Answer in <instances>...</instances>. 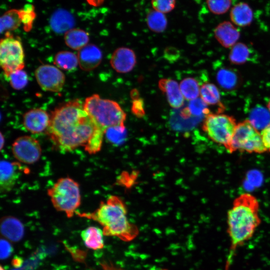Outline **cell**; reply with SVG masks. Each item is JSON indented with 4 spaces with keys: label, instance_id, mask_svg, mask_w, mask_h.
<instances>
[{
    "label": "cell",
    "instance_id": "37",
    "mask_svg": "<svg viewBox=\"0 0 270 270\" xmlns=\"http://www.w3.org/2000/svg\"><path fill=\"white\" fill-rule=\"evenodd\" d=\"M0 258L1 260H6L12 254L13 249L10 242L6 239L1 238Z\"/></svg>",
    "mask_w": 270,
    "mask_h": 270
},
{
    "label": "cell",
    "instance_id": "35",
    "mask_svg": "<svg viewBox=\"0 0 270 270\" xmlns=\"http://www.w3.org/2000/svg\"><path fill=\"white\" fill-rule=\"evenodd\" d=\"M154 10L163 14L171 12L176 6V0H152Z\"/></svg>",
    "mask_w": 270,
    "mask_h": 270
},
{
    "label": "cell",
    "instance_id": "19",
    "mask_svg": "<svg viewBox=\"0 0 270 270\" xmlns=\"http://www.w3.org/2000/svg\"><path fill=\"white\" fill-rule=\"evenodd\" d=\"M232 22L238 26H249L253 19V12L248 4L240 2L234 6L230 12Z\"/></svg>",
    "mask_w": 270,
    "mask_h": 270
},
{
    "label": "cell",
    "instance_id": "33",
    "mask_svg": "<svg viewBox=\"0 0 270 270\" xmlns=\"http://www.w3.org/2000/svg\"><path fill=\"white\" fill-rule=\"evenodd\" d=\"M20 10L24 29L26 32H29L32 28V24L36 18L34 7L31 4H26L22 9Z\"/></svg>",
    "mask_w": 270,
    "mask_h": 270
},
{
    "label": "cell",
    "instance_id": "39",
    "mask_svg": "<svg viewBox=\"0 0 270 270\" xmlns=\"http://www.w3.org/2000/svg\"><path fill=\"white\" fill-rule=\"evenodd\" d=\"M100 270H123L120 268H117L111 263L104 262L100 264Z\"/></svg>",
    "mask_w": 270,
    "mask_h": 270
},
{
    "label": "cell",
    "instance_id": "42",
    "mask_svg": "<svg viewBox=\"0 0 270 270\" xmlns=\"http://www.w3.org/2000/svg\"><path fill=\"white\" fill-rule=\"evenodd\" d=\"M0 142L1 149H2L4 144V138L2 133L0 134Z\"/></svg>",
    "mask_w": 270,
    "mask_h": 270
},
{
    "label": "cell",
    "instance_id": "13",
    "mask_svg": "<svg viewBox=\"0 0 270 270\" xmlns=\"http://www.w3.org/2000/svg\"><path fill=\"white\" fill-rule=\"evenodd\" d=\"M0 190L1 192L10 191L18 178L22 168L20 163L6 160L0 162Z\"/></svg>",
    "mask_w": 270,
    "mask_h": 270
},
{
    "label": "cell",
    "instance_id": "23",
    "mask_svg": "<svg viewBox=\"0 0 270 270\" xmlns=\"http://www.w3.org/2000/svg\"><path fill=\"white\" fill-rule=\"evenodd\" d=\"M64 40L68 46L74 50H80L88 44V34L84 30L73 28L64 34Z\"/></svg>",
    "mask_w": 270,
    "mask_h": 270
},
{
    "label": "cell",
    "instance_id": "40",
    "mask_svg": "<svg viewBox=\"0 0 270 270\" xmlns=\"http://www.w3.org/2000/svg\"><path fill=\"white\" fill-rule=\"evenodd\" d=\"M106 0H86L87 2L91 6H100Z\"/></svg>",
    "mask_w": 270,
    "mask_h": 270
},
{
    "label": "cell",
    "instance_id": "21",
    "mask_svg": "<svg viewBox=\"0 0 270 270\" xmlns=\"http://www.w3.org/2000/svg\"><path fill=\"white\" fill-rule=\"evenodd\" d=\"M103 232L96 226H89L81 232V237L84 245L93 250H100L104 248Z\"/></svg>",
    "mask_w": 270,
    "mask_h": 270
},
{
    "label": "cell",
    "instance_id": "43",
    "mask_svg": "<svg viewBox=\"0 0 270 270\" xmlns=\"http://www.w3.org/2000/svg\"><path fill=\"white\" fill-rule=\"evenodd\" d=\"M267 108H268V110H269V112H270V98L269 99V100H268V102Z\"/></svg>",
    "mask_w": 270,
    "mask_h": 270
},
{
    "label": "cell",
    "instance_id": "30",
    "mask_svg": "<svg viewBox=\"0 0 270 270\" xmlns=\"http://www.w3.org/2000/svg\"><path fill=\"white\" fill-rule=\"evenodd\" d=\"M146 22L149 28L156 32H162L166 28L168 20L164 14L154 10H150L146 16Z\"/></svg>",
    "mask_w": 270,
    "mask_h": 270
},
{
    "label": "cell",
    "instance_id": "4",
    "mask_svg": "<svg viewBox=\"0 0 270 270\" xmlns=\"http://www.w3.org/2000/svg\"><path fill=\"white\" fill-rule=\"evenodd\" d=\"M84 108L96 125L104 132L108 128L124 125L126 114L116 102L102 98L98 94L87 98Z\"/></svg>",
    "mask_w": 270,
    "mask_h": 270
},
{
    "label": "cell",
    "instance_id": "38",
    "mask_svg": "<svg viewBox=\"0 0 270 270\" xmlns=\"http://www.w3.org/2000/svg\"><path fill=\"white\" fill-rule=\"evenodd\" d=\"M260 134L262 142L267 151L270 152V123L262 130Z\"/></svg>",
    "mask_w": 270,
    "mask_h": 270
},
{
    "label": "cell",
    "instance_id": "32",
    "mask_svg": "<svg viewBox=\"0 0 270 270\" xmlns=\"http://www.w3.org/2000/svg\"><path fill=\"white\" fill-rule=\"evenodd\" d=\"M8 78L12 88L16 90L24 88L28 82V74L22 70L12 72Z\"/></svg>",
    "mask_w": 270,
    "mask_h": 270
},
{
    "label": "cell",
    "instance_id": "14",
    "mask_svg": "<svg viewBox=\"0 0 270 270\" xmlns=\"http://www.w3.org/2000/svg\"><path fill=\"white\" fill-rule=\"evenodd\" d=\"M77 56L80 68L85 71H90L98 67L102 58L100 50L93 44H88L79 50Z\"/></svg>",
    "mask_w": 270,
    "mask_h": 270
},
{
    "label": "cell",
    "instance_id": "25",
    "mask_svg": "<svg viewBox=\"0 0 270 270\" xmlns=\"http://www.w3.org/2000/svg\"><path fill=\"white\" fill-rule=\"evenodd\" d=\"M210 111L208 104L200 98L189 101L188 106L180 112V116L184 118H189L191 116L200 118L205 116Z\"/></svg>",
    "mask_w": 270,
    "mask_h": 270
},
{
    "label": "cell",
    "instance_id": "5",
    "mask_svg": "<svg viewBox=\"0 0 270 270\" xmlns=\"http://www.w3.org/2000/svg\"><path fill=\"white\" fill-rule=\"evenodd\" d=\"M48 194L54 207L64 212L68 218L74 216L81 203L79 184L68 176L58 180L48 190Z\"/></svg>",
    "mask_w": 270,
    "mask_h": 270
},
{
    "label": "cell",
    "instance_id": "15",
    "mask_svg": "<svg viewBox=\"0 0 270 270\" xmlns=\"http://www.w3.org/2000/svg\"><path fill=\"white\" fill-rule=\"evenodd\" d=\"M158 86L171 107L179 108L184 105V98L177 82L171 78H162L159 80Z\"/></svg>",
    "mask_w": 270,
    "mask_h": 270
},
{
    "label": "cell",
    "instance_id": "11",
    "mask_svg": "<svg viewBox=\"0 0 270 270\" xmlns=\"http://www.w3.org/2000/svg\"><path fill=\"white\" fill-rule=\"evenodd\" d=\"M136 58L134 50L126 47L116 50L110 60L112 67L118 72L125 74L130 72L135 66Z\"/></svg>",
    "mask_w": 270,
    "mask_h": 270
},
{
    "label": "cell",
    "instance_id": "24",
    "mask_svg": "<svg viewBox=\"0 0 270 270\" xmlns=\"http://www.w3.org/2000/svg\"><path fill=\"white\" fill-rule=\"evenodd\" d=\"M258 130H262L270 123V112L268 108L257 105L250 112L248 119Z\"/></svg>",
    "mask_w": 270,
    "mask_h": 270
},
{
    "label": "cell",
    "instance_id": "8",
    "mask_svg": "<svg viewBox=\"0 0 270 270\" xmlns=\"http://www.w3.org/2000/svg\"><path fill=\"white\" fill-rule=\"evenodd\" d=\"M24 54L21 42L10 32L0 42V64L5 75L8 77L14 72L24 67Z\"/></svg>",
    "mask_w": 270,
    "mask_h": 270
},
{
    "label": "cell",
    "instance_id": "17",
    "mask_svg": "<svg viewBox=\"0 0 270 270\" xmlns=\"http://www.w3.org/2000/svg\"><path fill=\"white\" fill-rule=\"evenodd\" d=\"M0 232L8 240L14 242H18L24 236V226L18 218L12 216H6L1 220Z\"/></svg>",
    "mask_w": 270,
    "mask_h": 270
},
{
    "label": "cell",
    "instance_id": "6",
    "mask_svg": "<svg viewBox=\"0 0 270 270\" xmlns=\"http://www.w3.org/2000/svg\"><path fill=\"white\" fill-rule=\"evenodd\" d=\"M225 148L230 154L236 152L262 154L267 152L260 132L248 120L237 124L233 136Z\"/></svg>",
    "mask_w": 270,
    "mask_h": 270
},
{
    "label": "cell",
    "instance_id": "16",
    "mask_svg": "<svg viewBox=\"0 0 270 270\" xmlns=\"http://www.w3.org/2000/svg\"><path fill=\"white\" fill-rule=\"evenodd\" d=\"M216 40L224 47L232 48L239 39V30L230 22H223L218 24L214 30Z\"/></svg>",
    "mask_w": 270,
    "mask_h": 270
},
{
    "label": "cell",
    "instance_id": "7",
    "mask_svg": "<svg viewBox=\"0 0 270 270\" xmlns=\"http://www.w3.org/2000/svg\"><path fill=\"white\" fill-rule=\"evenodd\" d=\"M236 124V120L230 116L210 112L204 116L202 129L210 140L226 148L233 136Z\"/></svg>",
    "mask_w": 270,
    "mask_h": 270
},
{
    "label": "cell",
    "instance_id": "1",
    "mask_svg": "<svg viewBox=\"0 0 270 270\" xmlns=\"http://www.w3.org/2000/svg\"><path fill=\"white\" fill-rule=\"evenodd\" d=\"M46 133L60 150L70 152L83 146L89 154L100 150L104 134L79 99L68 102L52 112Z\"/></svg>",
    "mask_w": 270,
    "mask_h": 270
},
{
    "label": "cell",
    "instance_id": "26",
    "mask_svg": "<svg viewBox=\"0 0 270 270\" xmlns=\"http://www.w3.org/2000/svg\"><path fill=\"white\" fill-rule=\"evenodd\" d=\"M54 64L63 70H74L78 64V56L69 51L59 52L54 56Z\"/></svg>",
    "mask_w": 270,
    "mask_h": 270
},
{
    "label": "cell",
    "instance_id": "28",
    "mask_svg": "<svg viewBox=\"0 0 270 270\" xmlns=\"http://www.w3.org/2000/svg\"><path fill=\"white\" fill-rule=\"evenodd\" d=\"M181 92L185 100L190 101L198 98L200 86L198 82L194 78H186L180 84Z\"/></svg>",
    "mask_w": 270,
    "mask_h": 270
},
{
    "label": "cell",
    "instance_id": "36",
    "mask_svg": "<svg viewBox=\"0 0 270 270\" xmlns=\"http://www.w3.org/2000/svg\"><path fill=\"white\" fill-rule=\"evenodd\" d=\"M131 110L132 113L136 117L138 118L143 117L146 114L143 99L138 98L133 100Z\"/></svg>",
    "mask_w": 270,
    "mask_h": 270
},
{
    "label": "cell",
    "instance_id": "45",
    "mask_svg": "<svg viewBox=\"0 0 270 270\" xmlns=\"http://www.w3.org/2000/svg\"><path fill=\"white\" fill-rule=\"evenodd\" d=\"M20 270L14 269V270Z\"/></svg>",
    "mask_w": 270,
    "mask_h": 270
},
{
    "label": "cell",
    "instance_id": "46",
    "mask_svg": "<svg viewBox=\"0 0 270 270\" xmlns=\"http://www.w3.org/2000/svg\"></svg>",
    "mask_w": 270,
    "mask_h": 270
},
{
    "label": "cell",
    "instance_id": "20",
    "mask_svg": "<svg viewBox=\"0 0 270 270\" xmlns=\"http://www.w3.org/2000/svg\"><path fill=\"white\" fill-rule=\"evenodd\" d=\"M74 20L68 12L59 10L52 16L50 24L52 30L57 34H64L70 30L74 25Z\"/></svg>",
    "mask_w": 270,
    "mask_h": 270
},
{
    "label": "cell",
    "instance_id": "31",
    "mask_svg": "<svg viewBox=\"0 0 270 270\" xmlns=\"http://www.w3.org/2000/svg\"><path fill=\"white\" fill-rule=\"evenodd\" d=\"M104 135L109 142L119 144L124 142L126 136V130L124 125L113 126L106 129Z\"/></svg>",
    "mask_w": 270,
    "mask_h": 270
},
{
    "label": "cell",
    "instance_id": "44",
    "mask_svg": "<svg viewBox=\"0 0 270 270\" xmlns=\"http://www.w3.org/2000/svg\"><path fill=\"white\" fill-rule=\"evenodd\" d=\"M0 270H5L2 266H0Z\"/></svg>",
    "mask_w": 270,
    "mask_h": 270
},
{
    "label": "cell",
    "instance_id": "34",
    "mask_svg": "<svg viewBox=\"0 0 270 270\" xmlns=\"http://www.w3.org/2000/svg\"><path fill=\"white\" fill-rule=\"evenodd\" d=\"M231 0H206L209 10L215 14L226 12L231 6Z\"/></svg>",
    "mask_w": 270,
    "mask_h": 270
},
{
    "label": "cell",
    "instance_id": "9",
    "mask_svg": "<svg viewBox=\"0 0 270 270\" xmlns=\"http://www.w3.org/2000/svg\"><path fill=\"white\" fill-rule=\"evenodd\" d=\"M12 150L14 157L25 164L36 162L42 154V148L38 141L29 136L18 138L12 144Z\"/></svg>",
    "mask_w": 270,
    "mask_h": 270
},
{
    "label": "cell",
    "instance_id": "12",
    "mask_svg": "<svg viewBox=\"0 0 270 270\" xmlns=\"http://www.w3.org/2000/svg\"><path fill=\"white\" fill-rule=\"evenodd\" d=\"M50 122V116L40 108L30 110L23 116V124L27 130L32 134H39L46 130Z\"/></svg>",
    "mask_w": 270,
    "mask_h": 270
},
{
    "label": "cell",
    "instance_id": "3",
    "mask_svg": "<svg viewBox=\"0 0 270 270\" xmlns=\"http://www.w3.org/2000/svg\"><path fill=\"white\" fill-rule=\"evenodd\" d=\"M260 204L253 194L243 193L234 198L227 214L228 232L232 248L250 239L260 226Z\"/></svg>",
    "mask_w": 270,
    "mask_h": 270
},
{
    "label": "cell",
    "instance_id": "22",
    "mask_svg": "<svg viewBox=\"0 0 270 270\" xmlns=\"http://www.w3.org/2000/svg\"><path fill=\"white\" fill-rule=\"evenodd\" d=\"M254 55L252 49L246 44L238 42L232 47L228 59L234 64H242L252 60Z\"/></svg>",
    "mask_w": 270,
    "mask_h": 270
},
{
    "label": "cell",
    "instance_id": "41",
    "mask_svg": "<svg viewBox=\"0 0 270 270\" xmlns=\"http://www.w3.org/2000/svg\"><path fill=\"white\" fill-rule=\"evenodd\" d=\"M130 96L132 100L140 98L138 91L136 89L132 90L130 92Z\"/></svg>",
    "mask_w": 270,
    "mask_h": 270
},
{
    "label": "cell",
    "instance_id": "18",
    "mask_svg": "<svg viewBox=\"0 0 270 270\" xmlns=\"http://www.w3.org/2000/svg\"><path fill=\"white\" fill-rule=\"evenodd\" d=\"M216 80L221 88L226 91L236 90L240 86V76L236 70L226 66L220 67L216 72Z\"/></svg>",
    "mask_w": 270,
    "mask_h": 270
},
{
    "label": "cell",
    "instance_id": "27",
    "mask_svg": "<svg viewBox=\"0 0 270 270\" xmlns=\"http://www.w3.org/2000/svg\"><path fill=\"white\" fill-rule=\"evenodd\" d=\"M22 24L20 10L12 9L6 12L0 18V32L16 29Z\"/></svg>",
    "mask_w": 270,
    "mask_h": 270
},
{
    "label": "cell",
    "instance_id": "10",
    "mask_svg": "<svg viewBox=\"0 0 270 270\" xmlns=\"http://www.w3.org/2000/svg\"><path fill=\"white\" fill-rule=\"evenodd\" d=\"M35 76L42 88L48 92H60L65 82L63 72L58 68L50 64L38 66L35 71Z\"/></svg>",
    "mask_w": 270,
    "mask_h": 270
},
{
    "label": "cell",
    "instance_id": "29",
    "mask_svg": "<svg viewBox=\"0 0 270 270\" xmlns=\"http://www.w3.org/2000/svg\"><path fill=\"white\" fill-rule=\"evenodd\" d=\"M200 96L208 105L220 106V94L213 84L206 82L200 86Z\"/></svg>",
    "mask_w": 270,
    "mask_h": 270
},
{
    "label": "cell",
    "instance_id": "2",
    "mask_svg": "<svg viewBox=\"0 0 270 270\" xmlns=\"http://www.w3.org/2000/svg\"><path fill=\"white\" fill-rule=\"evenodd\" d=\"M125 203L116 196H110L106 201H102L99 206L92 212L76 214L79 216L92 220L102 227L104 235L116 236L124 242H130L138 234L137 226L130 222L126 216Z\"/></svg>",
    "mask_w": 270,
    "mask_h": 270
}]
</instances>
